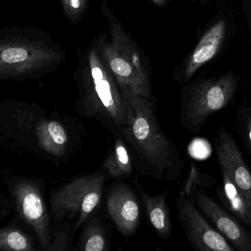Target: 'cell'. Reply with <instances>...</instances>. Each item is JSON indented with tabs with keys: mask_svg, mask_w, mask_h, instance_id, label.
<instances>
[{
	"mask_svg": "<svg viewBox=\"0 0 251 251\" xmlns=\"http://www.w3.org/2000/svg\"><path fill=\"white\" fill-rule=\"evenodd\" d=\"M128 106V122L122 129L125 138L158 180L181 186L186 162L174 141L164 132L154 101L123 94Z\"/></svg>",
	"mask_w": 251,
	"mask_h": 251,
	"instance_id": "6da1fadb",
	"label": "cell"
},
{
	"mask_svg": "<svg viewBox=\"0 0 251 251\" xmlns=\"http://www.w3.org/2000/svg\"><path fill=\"white\" fill-rule=\"evenodd\" d=\"M77 109L83 117L105 120L123 128L128 122V106L111 70L95 43L77 70Z\"/></svg>",
	"mask_w": 251,
	"mask_h": 251,
	"instance_id": "7a4b0ae2",
	"label": "cell"
},
{
	"mask_svg": "<svg viewBox=\"0 0 251 251\" xmlns=\"http://www.w3.org/2000/svg\"><path fill=\"white\" fill-rule=\"evenodd\" d=\"M65 59V53L47 33L30 28L2 30L0 78L19 80L48 73Z\"/></svg>",
	"mask_w": 251,
	"mask_h": 251,
	"instance_id": "3957f363",
	"label": "cell"
},
{
	"mask_svg": "<svg viewBox=\"0 0 251 251\" xmlns=\"http://www.w3.org/2000/svg\"><path fill=\"white\" fill-rule=\"evenodd\" d=\"M238 82L236 76L227 73L185 88L179 113L181 126L189 133H201L211 116L228 106L237 90Z\"/></svg>",
	"mask_w": 251,
	"mask_h": 251,
	"instance_id": "277c9868",
	"label": "cell"
},
{
	"mask_svg": "<svg viewBox=\"0 0 251 251\" xmlns=\"http://www.w3.org/2000/svg\"><path fill=\"white\" fill-rule=\"evenodd\" d=\"M105 182L102 174L75 178L52 192L51 211L56 218L75 219L74 228L77 230L100 204Z\"/></svg>",
	"mask_w": 251,
	"mask_h": 251,
	"instance_id": "5b68a950",
	"label": "cell"
},
{
	"mask_svg": "<svg viewBox=\"0 0 251 251\" xmlns=\"http://www.w3.org/2000/svg\"><path fill=\"white\" fill-rule=\"evenodd\" d=\"M176 211L186 239L195 251H236L226 238L207 221L188 195L179 194L176 200Z\"/></svg>",
	"mask_w": 251,
	"mask_h": 251,
	"instance_id": "8992f818",
	"label": "cell"
},
{
	"mask_svg": "<svg viewBox=\"0 0 251 251\" xmlns=\"http://www.w3.org/2000/svg\"><path fill=\"white\" fill-rule=\"evenodd\" d=\"M188 195L236 251H251V231L204 189L192 186Z\"/></svg>",
	"mask_w": 251,
	"mask_h": 251,
	"instance_id": "52a82bcc",
	"label": "cell"
},
{
	"mask_svg": "<svg viewBox=\"0 0 251 251\" xmlns=\"http://www.w3.org/2000/svg\"><path fill=\"white\" fill-rule=\"evenodd\" d=\"M95 45L123 94L137 95L154 101L148 75L139 71L103 35L96 39Z\"/></svg>",
	"mask_w": 251,
	"mask_h": 251,
	"instance_id": "ba28073f",
	"label": "cell"
},
{
	"mask_svg": "<svg viewBox=\"0 0 251 251\" xmlns=\"http://www.w3.org/2000/svg\"><path fill=\"white\" fill-rule=\"evenodd\" d=\"M11 193L19 214L34 230L41 245L50 251L52 244L49 214L39 187L30 180H20Z\"/></svg>",
	"mask_w": 251,
	"mask_h": 251,
	"instance_id": "9c48e42d",
	"label": "cell"
},
{
	"mask_svg": "<svg viewBox=\"0 0 251 251\" xmlns=\"http://www.w3.org/2000/svg\"><path fill=\"white\" fill-rule=\"evenodd\" d=\"M218 164L226 167L251 208V170L230 132L221 126L214 140Z\"/></svg>",
	"mask_w": 251,
	"mask_h": 251,
	"instance_id": "30bf717a",
	"label": "cell"
},
{
	"mask_svg": "<svg viewBox=\"0 0 251 251\" xmlns=\"http://www.w3.org/2000/svg\"><path fill=\"white\" fill-rule=\"evenodd\" d=\"M107 211L122 234L129 236L135 233L140 222V206L128 186L118 184L111 189L107 198Z\"/></svg>",
	"mask_w": 251,
	"mask_h": 251,
	"instance_id": "8fae6325",
	"label": "cell"
},
{
	"mask_svg": "<svg viewBox=\"0 0 251 251\" xmlns=\"http://www.w3.org/2000/svg\"><path fill=\"white\" fill-rule=\"evenodd\" d=\"M226 30V23L222 20L205 32L188 59L183 72V82L189 81L201 67L215 57L221 48Z\"/></svg>",
	"mask_w": 251,
	"mask_h": 251,
	"instance_id": "7c38bea8",
	"label": "cell"
},
{
	"mask_svg": "<svg viewBox=\"0 0 251 251\" xmlns=\"http://www.w3.org/2000/svg\"><path fill=\"white\" fill-rule=\"evenodd\" d=\"M133 183L146 208L151 226L161 238L169 239L173 231L171 211L167 201L169 191L166 190L158 195L151 196L138 182L137 177L135 178Z\"/></svg>",
	"mask_w": 251,
	"mask_h": 251,
	"instance_id": "4fadbf2b",
	"label": "cell"
},
{
	"mask_svg": "<svg viewBox=\"0 0 251 251\" xmlns=\"http://www.w3.org/2000/svg\"><path fill=\"white\" fill-rule=\"evenodd\" d=\"M219 167L221 172L222 184L216 189L217 200L241 223L251 228V208L246 198L235 184L226 167L220 164Z\"/></svg>",
	"mask_w": 251,
	"mask_h": 251,
	"instance_id": "5bb4252c",
	"label": "cell"
},
{
	"mask_svg": "<svg viewBox=\"0 0 251 251\" xmlns=\"http://www.w3.org/2000/svg\"><path fill=\"white\" fill-rule=\"evenodd\" d=\"M101 12L109 24L111 44L125 57L130 60L139 71L148 75L139 49L128 33L125 30L122 23L114 17L108 8L107 0H101Z\"/></svg>",
	"mask_w": 251,
	"mask_h": 251,
	"instance_id": "9a60e30c",
	"label": "cell"
},
{
	"mask_svg": "<svg viewBox=\"0 0 251 251\" xmlns=\"http://www.w3.org/2000/svg\"><path fill=\"white\" fill-rule=\"evenodd\" d=\"M38 145L50 155L61 157L68 147L69 137L64 126L56 120H43L35 130Z\"/></svg>",
	"mask_w": 251,
	"mask_h": 251,
	"instance_id": "2e32d148",
	"label": "cell"
},
{
	"mask_svg": "<svg viewBox=\"0 0 251 251\" xmlns=\"http://www.w3.org/2000/svg\"><path fill=\"white\" fill-rule=\"evenodd\" d=\"M102 167L110 176L114 177H127L132 174L131 160L127 147L123 140L116 141Z\"/></svg>",
	"mask_w": 251,
	"mask_h": 251,
	"instance_id": "e0dca14e",
	"label": "cell"
},
{
	"mask_svg": "<svg viewBox=\"0 0 251 251\" xmlns=\"http://www.w3.org/2000/svg\"><path fill=\"white\" fill-rule=\"evenodd\" d=\"M1 251H33L31 240L23 232L15 228H4L0 232Z\"/></svg>",
	"mask_w": 251,
	"mask_h": 251,
	"instance_id": "ac0fdd59",
	"label": "cell"
},
{
	"mask_svg": "<svg viewBox=\"0 0 251 251\" xmlns=\"http://www.w3.org/2000/svg\"><path fill=\"white\" fill-rule=\"evenodd\" d=\"M80 250L84 251H103L106 250V238L99 222L94 220L88 225L83 234Z\"/></svg>",
	"mask_w": 251,
	"mask_h": 251,
	"instance_id": "d6986e66",
	"label": "cell"
},
{
	"mask_svg": "<svg viewBox=\"0 0 251 251\" xmlns=\"http://www.w3.org/2000/svg\"><path fill=\"white\" fill-rule=\"evenodd\" d=\"M218 179L214 176L201 171L198 166L193 161H190L189 173L186 180L183 181L180 186V195H186L189 189L192 186H197L202 189H211L217 183Z\"/></svg>",
	"mask_w": 251,
	"mask_h": 251,
	"instance_id": "ffe728a7",
	"label": "cell"
},
{
	"mask_svg": "<svg viewBox=\"0 0 251 251\" xmlns=\"http://www.w3.org/2000/svg\"><path fill=\"white\" fill-rule=\"evenodd\" d=\"M236 130L251 159V106L242 105L238 108Z\"/></svg>",
	"mask_w": 251,
	"mask_h": 251,
	"instance_id": "44dd1931",
	"label": "cell"
},
{
	"mask_svg": "<svg viewBox=\"0 0 251 251\" xmlns=\"http://www.w3.org/2000/svg\"><path fill=\"white\" fill-rule=\"evenodd\" d=\"M64 14L72 23H77L86 12L89 0H61Z\"/></svg>",
	"mask_w": 251,
	"mask_h": 251,
	"instance_id": "7402d4cb",
	"label": "cell"
},
{
	"mask_svg": "<svg viewBox=\"0 0 251 251\" xmlns=\"http://www.w3.org/2000/svg\"><path fill=\"white\" fill-rule=\"evenodd\" d=\"M152 1L154 2V3L156 4L157 5L161 6V5H163L164 3H165L167 0H152Z\"/></svg>",
	"mask_w": 251,
	"mask_h": 251,
	"instance_id": "603a6c76",
	"label": "cell"
}]
</instances>
